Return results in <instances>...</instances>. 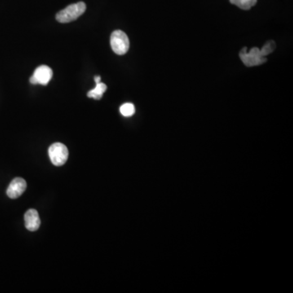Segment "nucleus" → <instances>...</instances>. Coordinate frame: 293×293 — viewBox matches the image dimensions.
<instances>
[{
	"label": "nucleus",
	"mask_w": 293,
	"mask_h": 293,
	"mask_svg": "<svg viewBox=\"0 0 293 293\" xmlns=\"http://www.w3.org/2000/svg\"><path fill=\"white\" fill-rule=\"evenodd\" d=\"M106 90H107V86H106L105 84L102 83L101 82H99V83L96 84L95 88L92 89L87 93V96L89 98H92V99L99 100V99L103 97V95H104Z\"/></svg>",
	"instance_id": "6e6552de"
},
{
	"label": "nucleus",
	"mask_w": 293,
	"mask_h": 293,
	"mask_svg": "<svg viewBox=\"0 0 293 293\" xmlns=\"http://www.w3.org/2000/svg\"><path fill=\"white\" fill-rule=\"evenodd\" d=\"M26 182L21 178H15L11 181L7 189L9 198L16 199L20 197L26 189Z\"/></svg>",
	"instance_id": "39448f33"
},
{
	"label": "nucleus",
	"mask_w": 293,
	"mask_h": 293,
	"mask_svg": "<svg viewBox=\"0 0 293 293\" xmlns=\"http://www.w3.org/2000/svg\"><path fill=\"white\" fill-rule=\"evenodd\" d=\"M86 9V3L78 2L69 5L56 14V20L60 23H68L77 20L85 12Z\"/></svg>",
	"instance_id": "f03ea898"
},
{
	"label": "nucleus",
	"mask_w": 293,
	"mask_h": 293,
	"mask_svg": "<svg viewBox=\"0 0 293 293\" xmlns=\"http://www.w3.org/2000/svg\"><path fill=\"white\" fill-rule=\"evenodd\" d=\"M49 157L51 163L55 166H61L66 163L68 150L66 146L61 143H53L48 149Z\"/></svg>",
	"instance_id": "20e7f679"
},
{
	"label": "nucleus",
	"mask_w": 293,
	"mask_h": 293,
	"mask_svg": "<svg viewBox=\"0 0 293 293\" xmlns=\"http://www.w3.org/2000/svg\"><path fill=\"white\" fill-rule=\"evenodd\" d=\"M24 224L29 232H35L39 228L41 221L37 210H29L24 214Z\"/></svg>",
	"instance_id": "0eeeda50"
},
{
	"label": "nucleus",
	"mask_w": 293,
	"mask_h": 293,
	"mask_svg": "<svg viewBox=\"0 0 293 293\" xmlns=\"http://www.w3.org/2000/svg\"><path fill=\"white\" fill-rule=\"evenodd\" d=\"M111 47L117 55H125L130 48L129 38L123 31L115 30L111 34Z\"/></svg>",
	"instance_id": "7ed1b4c3"
},
{
	"label": "nucleus",
	"mask_w": 293,
	"mask_h": 293,
	"mask_svg": "<svg viewBox=\"0 0 293 293\" xmlns=\"http://www.w3.org/2000/svg\"><path fill=\"white\" fill-rule=\"evenodd\" d=\"M257 1L258 0H230L231 3L236 5L243 10H249L257 3Z\"/></svg>",
	"instance_id": "1a4fd4ad"
},
{
	"label": "nucleus",
	"mask_w": 293,
	"mask_h": 293,
	"mask_svg": "<svg viewBox=\"0 0 293 293\" xmlns=\"http://www.w3.org/2000/svg\"><path fill=\"white\" fill-rule=\"evenodd\" d=\"M95 84H97L99 83V82H101V77H100V76H95Z\"/></svg>",
	"instance_id": "9b49d317"
},
{
	"label": "nucleus",
	"mask_w": 293,
	"mask_h": 293,
	"mask_svg": "<svg viewBox=\"0 0 293 293\" xmlns=\"http://www.w3.org/2000/svg\"><path fill=\"white\" fill-rule=\"evenodd\" d=\"M276 42L269 41L263 46V49L254 47L247 52V47H244L240 52V57L243 63L248 67L257 66L267 62V55L271 54L276 49Z\"/></svg>",
	"instance_id": "f257e3e1"
},
{
	"label": "nucleus",
	"mask_w": 293,
	"mask_h": 293,
	"mask_svg": "<svg viewBox=\"0 0 293 293\" xmlns=\"http://www.w3.org/2000/svg\"><path fill=\"white\" fill-rule=\"evenodd\" d=\"M53 72L50 67L46 65H41L36 68L33 76L36 79L37 84H41L42 86H46L51 81Z\"/></svg>",
	"instance_id": "423d86ee"
},
{
	"label": "nucleus",
	"mask_w": 293,
	"mask_h": 293,
	"mask_svg": "<svg viewBox=\"0 0 293 293\" xmlns=\"http://www.w3.org/2000/svg\"><path fill=\"white\" fill-rule=\"evenodd\" d=\"M120 112L124 117H131L135 113V105L131 103L122 104L120 108Z\"/></svg>",
	"instance_id": "9d476101"
}]
</instances>
